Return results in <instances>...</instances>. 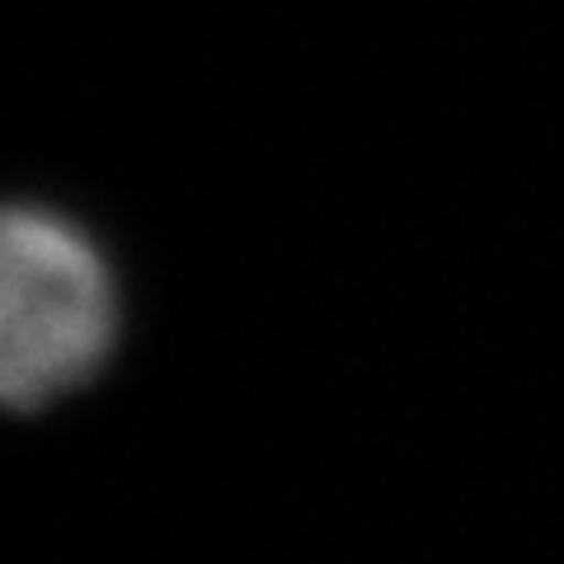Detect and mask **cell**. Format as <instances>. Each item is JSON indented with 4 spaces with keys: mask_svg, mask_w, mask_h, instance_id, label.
Here are the masks:
<instances>
[{
    "mask_svg": "<svg viewBox=\"0 0 564 564\" xmlns=\"http://www.w3.org/2000/svg\"><path fill=\"white\" fill-rule=\"evenodd\" d=\"M118 339L109 254L47 203H0V410H43L99 377Z\"/></svg>",
    "mask_w": 564,
    "mask_h": 564,
    "instance_id": "6da1fadb",
    "label": "cell"
}]
</instances>
